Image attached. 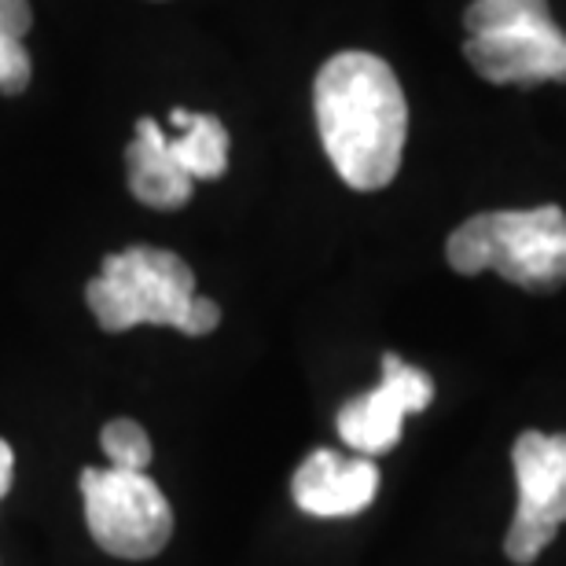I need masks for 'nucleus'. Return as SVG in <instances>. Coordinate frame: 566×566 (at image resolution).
Here are the masks:
<instances>
[{"mask_svg":"<svg viewBox=\"0 0 566 566\" xmlns=\"http://www.w3.org/2000/svg\"><path fill=\"white\" fill-rule=\"evenodd\" d=\"M313 107L324 151L349 188L379 191L398 177L409 104L387 60L371 52L332 55L316 74Z\"/></svg>","mask_w":566,"mask_h":566,"instance_id":"nucleus-1","label":"nucleus"},{"mask_svg":"<svg viewBox=\"0 0 566 566\" xmlns=\"http://www.w3.org/2000/svg\"><path fill=\"white\" fill-rule=\"evenodd\" d=\"M518 507L507 526L504 552L512 563H534L566 523V434L526 430L515 449Z\"/></svg>","mask_w":566,"mask_h":566,"instance_id":"nucleus-6","label":"nucleus"},{"mask_svg":"<svg viewBox=\"0 0 566 566\" xmlns=\"http://www.w3.org/2000/svg\"><path fill=\"white\" fill-rule=\"evenodd\" d=\"M291 493L305 515H360L379 493V468L371 463V457H338L335 449H316L294 471Z\"/></svg>","mask_w":566,"mask_h":566,"instance_id":"nucleus-8","label":"nucleus"},{"mask_svg":"<svg viewBox=\"0 0 566 566\" xmlns=\"http://www.w3.org/2000/svg\"><path fill=\"white\" fill-rule=\"evenodd\" d=\"M463 55L493 85L566 82V33L548 0H474Z\"/></svg>","mask_w":566,"mask_h":566,"instance_id":"nucleus-4","label":"nucleus"},{"mask_svg":"<svg viewBox=\"0 0 566 566\" xmlns=\"http://www.w3.org/2000/svg\"><path fill=\"white\" fill-rule=\"evenodd\" d=\"M30 22H33V15H30L27 0H0V33H11V38L27 41Z\"/></svg>","mask_w":566,"mask_h":566,"instance_id":"nucleus-13","label":"nucleus"},{"mask_svg":"<svg viewBox=\"0 0 566 566\" xmlns=\"http://www.w3.org/2000/svg\"><path fill=\"white\" fill-rule=\"evenodd\" d=\"M126 166H129V191L144 207L177 210L191 199L196 180L180 169L174 151H169V137L155 118L137 122V140L129 144Z\"/></svg>","mask_w":566,"mask_h":566,"instance_id":"nucleus-9","label":"nucleus"},{"mask_svg":"<svg viewBox=\"0 0 566 566\" xmlns=\"http://www.w3.org/2000/svg\"><path fill=\"white\" fill-rule=\"evenodd\" d=\"M85 298L104 332L163 324L199 338L221 324L218 302L196 294V276L185 258L158 247H129L107 254L104 273L85 287Z\"/></svg>","mask_w":566,"mask_h":566,"instance_id":"nucleus-2","label":"nucleus"},{"mask_svg":"<svg viewBox=\"0 0 566 566\" xmlns=\"http://www.w3.org/2000/svg\"><path fill=\"white\" fill-rule=\"evenodd\" d=\"M169 151L191 180H218L229 169V129L213 115H188V126L169 140Z\"/></svg>","mask_w":566,"mask_h":566,"instance_id":"nucleus-10","label":"nucleus"},{"mask_svg":"<svg viewBox=\"0 0 566 566\" xmlns=\"http://www.w3.org/2000/svg\"><path fill=\"white\" fill-rule=\"evenodd\" d=\"M99 446L111 457V468L147 471V463H151V438L133 420H111L104 427V434H99Z\"/></svg>","mask_w":566,"mask_h":566,"instance_id":"nucleus-11","label":"nucleus"},{"mask_svg":"<svg viewBox=\"0 0 566 566\" xmlns=\"http://www.w3.org/2000/svg\"><path fill=\"white\" fill-rule=\"evenodd\" d=\"M30 52H27V41L22 38H11V33H0V93L15 96L22 88L30 85Z\"/></svg>","mask_w":566,"mask_h":566,"instance_id":"nucleus-12","label":"nucleus"},{"mask_svg":"<svg viewBox=\"0 0 566 566\" xmlns=\"http://www.w3.org/2000/svg\"><path fill=\"white\" fill-rule=\"evenodd\" d=\"M449 265L463 276L501 273L526 291L566 283V213L559 207L474 213L449 235Z\"/></svg>","mask_w":566,"mask_h":566,"instance_id":"nucleus-3","label":"nucleus"},{"mask_svg":"<svg viewBox=\"0 0 566 566\" xmlns=\"http://www.w3.org/2000/svg\"><path fill=\"white\" fill-rule=\"evenodd\" d=\"M430 401H434V379L423 368L405 365L398 354H387L382 357L379 387L343 405L338 438L357 457H382L401 441L405 416L423 412Z\"/></svg>","mask_w":566,"mask_h":566,"instance_id":"nucleus-7","label":"nucleus"},{"mask_svg":"<svg viewBox=\"0 0 566 566\" xmlns=\"http://www.w3.org/2000/svg\"><path fill=\"white\" fill-rule=\"evenodd\" d=\"M82 496L96 545L118 559H151L174 534V507L144 471L85 468Z\"/></svg>","mask_w":566,"mask_h":566,"instance_id":"nucleus-5","label":"nucleus"},{"mask_svg":"<svg viewBox=\"0 0 566 566\" xmlns=\"http://www.w3.org/2000/svg\"><path fill=\"white\" fill-rule=\"evenodd\" d=\"M11 474H15V452L4 438H0V496L11 490Z\"/></svg>","mask_w":566,"mask_h":566,"instance_id":"nucleus-14","label":"nucleus"}]
</instances>
